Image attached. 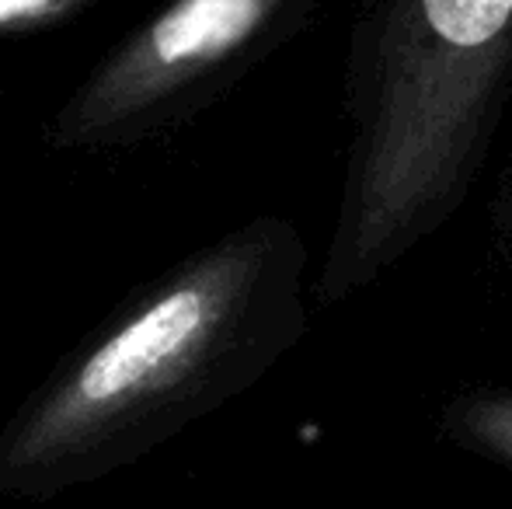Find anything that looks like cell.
Here are the masks:
<instances>
[{"instance_id":"6da1fadb","label":"cell","mask_w":512,"mask_h":509,"mask_svg":"<svg viewBox=\"0 0 512 509\" xmlns=\"http://www.w3.org/2000/svg\"><path fill=\"white\" fill-rule=\"evenodd\" d=\"M310 248L244 220L133 290L0 433V489L49 492L126 464L269 374L307 332Z\"/></svg>"},{"instance_id":"7a4b0ae2","label":"cell","mask_w":512,"mask_h":509,"mask_svg":"<svg viewBox=\"0 0 512 509\" xmlns=\"http://www.w3.org/2000/svg\"><path fill=\"white\" fill-rule=\"evenodd\" d=\"M509 95L512 0H359L349 150L310 304H349L450 224Z\"/></svg>"},{"instance_id":"3957f363","label":"cell","mask_w":512,"mask_h":509,"mask_svg":"<svg viewBox=\"0 0 512 509\" xmlns=\"http://www.w3.org/2000/svg\"><path fill=\"white\" fill-rule=\"evenodd\" d=\"M321 4L168 0L56 105L42 143L56 154H108L164 140L304 35Z\"/></svg>"},{"instance_id":"277c9868","label":"cell","mask_w":512,"mask_h":509,"mask_svg":"<svg viewBox=\"0 0 512 509\" xmlns=\"http://www.w3.org/2000/svg\"><path fill=\"white\" fill-rule=\"evenodd\" d=\"M443 426L460 447H471L512 468V387L457 394L446 405Z\"/></svg>"},{"instance_id":"5b68a950","label":"cell","mask_w":512,"mask_h":509,"mask_svg":"<svg viewBox=\"0 0 512 509\" xmlns=\"http://www.w3.org/2000/svg\"><path fill=\"white\" fill-rule=\"evenodd\" d=\"M102 0H0V39L35 35L46 28L67 25Z\"/></svg>"},{"instance_id":"8992f818","label":"cell","mask_w":512,"mask_h":509,"mask_svg":"<svg viewBox=\"0 0 512 509\" xmlns=\"http://www.w3.org/2000/svg\"><path fill=\"white\" fill-rule=\"evenodd\" d=\"M492 220H495V238H499L502 252H506L512 265V150L506 157V168L495 185V203H492Z\"/></svg>"}]
</instances>
